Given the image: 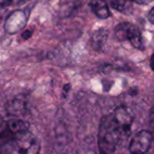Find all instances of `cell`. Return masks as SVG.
<instances>
[{
	"label": "cell",
	"mask_w": 154,
	"mask_h": 154,
	"mask_svg": "<svg viewBox=\"0 0 154 154\" xmlns=\"http://www.w3.org/2000/svg\"><path fill=\"white\" fill-rule=\"evenodd\" d=\"M131 2L133 3H136L138 5H147V4H149L152 0H131Z\"/></svg>",
	"instance_id": "9a60e30c"
},
{
	"label": "cell",
	"mask_w": 154,
	"mask_h": 154,
	"mask_svg": "<svg viewBox=\"0 0 154 154\" xmlns=\"http://www.w3.org/2000/svg\"><path fill=\"white\" fill-rule=\"evenodd\" d=\"M7 126L9 131L13 134H17L20 132H24L29 131V123L19 118H11L7 121Z\"/></svg>",
	"instance_id": "ba28073f"
},
{
	"label": "cell",
	"mask_w": 154,
	"mask_h": 154,
	"mask_svg": "<svg viewBox=\"0 0 154 154\" xmlns=\"http://www.w3.org/2000/svg\"><path fill=\"white\" fill-rule=\"evenodd\" d=\"M89 7L93 13L100 19H107L111 16L109 5L106 0H90Z\"/></svg>",
	"instance_id": "52a82bcc"
},
{
	"label": "cell",
	"mask_w": 154,
	"mask_h": 154,
	"mask_svg": "<svg viewBox=\"0 0 154 154\" xmlns=\"http://www.w3.org/2000/svg\"><path fill=\"white\" fill-rule=\"evenodd\" d=\"M13 3V0H0V8H6L11 6Z\"/></svg>",
	"instance_id": "4fadbf2b"
},
{
	"label": "cell",
	"mask_w": 154,
	"mask_h": 154,
	"mask_svg": "<svg viewBox=\"0 0 154 154\" xmlns=\"http://www.w3.org/2000/svg\"><path fill=\"white\" fill-rule=\"evenodd\" d=\"M29 12L26 10H15L6 18L4 24L5 31L9 35H16L25 28L27 24Z\"/></svg>",
	"instance_id": "277c9868"
},
{
	"label": "cell",
	"mask_w": 154,
	"mask_h": 154,
	"mask_svg": "<svg viewBox=\"0 0 154 154\" xmlns=\"http://www.w3.org/2000/svg\"><path fill=\"white\" fill-rule=\"evenodd\" d=\"M149 65H150V68H151V70H153V71H154V54H153L151 55V57H150Z\"/></svg>",
	"instance_id": "2e32d148"
},
{
	"label": "cell",
	"mask_w": 154,
	"mask_h": 154,
	"mask_svg": "<svg viewBox=\"0 0 154 154\" xmlns=\"http://www.w3.org/2000/svg\"><path fill=\"white\" fill-rule=\"evenodd\" d=\"M6 109L8 114L18 117L24 115L26 112V100L23 95H18L13 98L6 105Z\"/></svg>",
	"instance_id": "8992f818"
},
{
	"label": "cell",
	"mask_w": 154,
	"mask_h": 154,
	"mask_svg": "<svg viewBox=\"0 0 154 154\" xmlns=\"http://www.w3.org/2000/svg\"><path fill=\"white\" fill-rule=\"evenodd\" d=\"M114 34L119 41L128 40L134 48L139 50L144 49L141 33L135 25L128 22L120 23L115 26Z\"/></svg>",
	"instance_id": "3957f363"
},
{
	"label": "cell",
	"mask_w": 154,
	"mask_h": 154,
	"mask_svg": "<svg viewBox=\"0 0 154 154\" xmlns=\"http://www.w3.org/2000/svg\"><path fill=\"white\" fill-rule=\"evenodd\" d=\"M33 35V31L32 30H25L22 34H21V36L24 40H27L29 39Z\"/></svg>",
	"instance_id": "5bb4252c"
},
{
	"label": "cell",
	"mask_w": 154,
	"mask_h": 154,
	"mask_svg": "<svg viewBox=\"0 0 154 154\" xmlns=\"http://www.w3.org/2000/svg\"><path fill=\"white\" fill-rule=\"evenodd\" d=\"M41 144L38 138L26 131L14 134L0 148V154H39Z\"/></svg>",
	"instance_id": "7a4b0ae2"
},
{
	"label": "cell",
	"mask_w": 154,
	"mask_h": 154,
	"mask_svg": "<svg viewBox=\"0 0 154 154\" xmlns=\"http://www.w3.org/2000/svg\"><path fill=\"white\" fill-rule=\"evenodd\" d=\"M152 141V134L150 131L142 130L136 133L130 143L131 154H147Z\"/></svg>",
	"instance_id": "5b68a950"
},
{
	"label": "cell",
	"mask_w": 154,
	"mask_h": 154,
	"mask_svg": "<svg viewBox=\"0 0 154 154\" xmlns=\"http://www.w3.org/2000/svg\"><path fill=\"white\" fill-rule=\"evenodd\" d=\"M4 8H0V22H1V20H2V17H3V15H2V10H3Z\"/></svg>",
	"instance_id": "e0dca14e"
},
{
	"label": "cell",
	"mask_w": 154,
	"mask_h": 154,
	"mask_svg": "<svg viewBox=\"0 0 154 154\" xmlns=\"http://www.w3.org/2000/svg\"><path fill=\"white\" fill-rule=\"evenodd\" d=\"M147 17H148V20L150 24L154 25V7L152 8H150V10L148 12L147 14Z\"/></svg>",
	"instance_id": "7c38bea8"
},
{
	"label": "cell",
	"mask_w": 154,
	"mask_h": 154,
	"mask_svg": "<svg viewBox=\"0 0 154 154\" xmlns=\"http://www.w3.org/2000/svg\"><path fill=\"white\" fill-rule=\"evenodd\" d=\"M107 37H108V32L106 29L100 28V29L96 30L91 38V44H92V46L94 47V49H95V50L102 49V47L106 43Z\"/></svg>",
	"instance_id": "30bf717a"
},
{
	"label": "cell",
	"mask_w": 154,
	"mask_h": 154,
	"mask_svg": "<svg viewBox=\"0 0 154 154\" xmlns=\"http://www.w3.org/2000/svg\"><path fill=\"white\" fill-rule=\"evenodd\" d=\"M133 2L131 0H109L112 8L124 15H131L133 11Z\"/></svg>",
	"instance_id": "9c48e42d"
},
{
	"label": "cell",
	"mask_w": 154,
	"mask_h": 154,
	"mask_svg": "<svg viewBox=\"0 0 154 154\" xmlns=\"http://www.w3.org/2000/svg\"><path fill=\"white\" fill-rule=\"evenodd\" d=\"M7 130H8L7 122L1 116H0V135L3 134Z\"/></svg>",
	"instance_id": "8fae6325"
},
{
	"label": "cell",
	"mask_w": 154,
	"mask_h": 154,
	"mask_svg": "<svg viewBox=\"0 0 154 154\" xmlns=\"http://www.w3.org/2000/svg\"><path fill=\"white\" fill-rule=\"evenodd\" d=\"M132 122V114L125 106L103 117L97 136L99 154H114L121 140L129 135Z\"/></svg>",
	"instance_id": "6da1fadb"
}]
</instances>
